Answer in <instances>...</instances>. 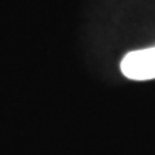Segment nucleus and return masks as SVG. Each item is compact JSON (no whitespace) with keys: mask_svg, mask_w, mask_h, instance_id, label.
<instances>
[{"mask_svg":"<svg viewBox=\"0 0 155 155\" xmlns=\"http://www.w3.org/2000/svg\"><path fill=\"white\" fill-rule=\"evenodd\" d=\"M120 69L124 76L132 80L155 79V47L129 52L123 58Z\"/></svg>","mask_w":155,"mask_h":155,"instance_id":"1","label":"nucleus"}]
</instances>
